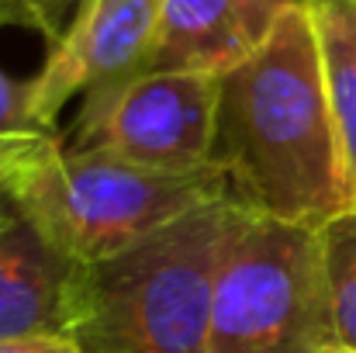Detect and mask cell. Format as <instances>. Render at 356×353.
I'll return each instance as SVG.
<instances>
[{
	"mask_svg": "<svg viewBox=\"0 0 356 353\" xmlns=\"http://www.w3.org/2000/svg\"><path fill=\"white\" fill-rule=\"evenodd\" d=\"M208 166L259 219L322 229L350 212L312 7L284 10L249 59L218 77Z\"/></svg>",
	"mask_w": 356,
	"mask_h": 353,
	"instance_id": "6da1fadb",
	"label": "cell"
},
{
	"mask_svg": "<svg viewBox=\"0 0 356 353\" xmlns=\"http://www.w3.org/2000/svg\"><path fill=\"white\" fill-rule=\"evenodd\" d=\"M232 201H211L83 267L80 353H204L218 260L236 219Z\"/></svg>",
	"mask_w": 356,
	"mask_h": 353,
	"instance_id": "7a4b0ae2",
	"label": "cell"
},
{
	"mask_svg": "<svg viewBox=\"0 0 356 353\" xmlns=\"http://www.w3.org/2000/svg\"><path fill=\"white\" fill-rule=\"evenodd\" d=\"M14 201L66 256L108 260L180 215L229 201L215 166L191 173L138 166L52 139L17 177Z\"/></svg>",
	"mask_w": 356,
	"mask_h": 353,
	"instance_id": "3957f363",
	"label": "cell"
},
{
	"mask_svg": "<svg viewBox=\"0 0 356 353\" xmlns=\"http://www.w3.org/2000/svg\"><path fill=\"white\" fill-rule=\"evenodd\" d=\"M332 340L318 229L238 208L218 260L204 353H318Z\"/></svg>",
	"mask_w": 356,
	"mask_h": 353,
	"instance_id": "277c9868",
	"label": "cell"
},
{
	"mask_svg": "<svg viewBox=\"0 0 356 353\" xmlns=\"http://www.w3.org/2000/svg\"><path fill=\"white\" fill-rule=\"evenodd\" d=\"M218 77L145 70L111 91L83 97L70 149L108 152L138 166L191 173L208 166Z\"/></svg>",
	"mask_w": 356,
	"mask_h": 353,
	"instance_id": "5b68a950",
	"label": "cell"
},
{
	"mask_svg": "<svg viewBox=\"0 0 356 353\" xmlns=\"http://www.w3.org/2000/svg\"><path fill=\"white\" fill-rule=\"evenodd\" d=\"M163 0H83L59 42L49 45L31 77L35 118L59 132V115L73 97L111 91L149 70Z\"/></svg>",
	"mask_w": 356,
	"mask_h": 353,
	"instance_id": "8992f818",
	"label": "cell"
},
{
	"mask_svg": "<svg viewBox=\"0 0 356 353\" xmlns=\"http://www.w3.org/2000/svg\"><path fill=\"white\" fill-rule=\"evenodd\" d=\"M83 267L42 233L24 208H0V343L70 336L80 322Z\"/></svg>",
	"mask_w": 356,
	"mask_h": 353,
	"instance_id": "52a82bcc",
	"label": "cell"
},
{
	"mask_svg": "<svg viewBox=\"0 0 356 353\" xmlns=\"http://www.w3.org/2000/svg\"><path fill=\"white\" fill-rule=\"evenodd\" d=\"M277 17L259 0H163L149 70L225 77L256 52Z\"/></svg>",
	"mask_w": 356,
	"mask_h": 353,
	"instance_id": "ba28073f",
	"label": "cell"
},
{
	"mask_svg": "<svg viewBox=\"0 0 356 353\" xmlns=\"http://www.w3.org/2000/svg\"><path fill=\"white\" fill-rule=\"evenodd\" d=\"M322 66H325V91L332 125L343 152V170L350 184V201L356 208V3L353 0H315L312 3Z\"/></svg>",
	"mask_w": 356,
	"mask_h": 353,
	"instance_id": "9c48e42d",
	"label": "cell"
},
{
	"mask_svg": "<svg viewBox=\"0 0 356 353\" xmlns=\"http://www.w3.org/2000/svg\"><path fill=\"white\" fill-rule=\"evenodd\" d=\"M318 246L336 340L356 350V208L325 222L318 229Z\"/></svg>",
	"mask_w": 356,
	"mask_h": 353,
	"instance_id": "30bf717a",
	"label": "cell"
},
{
	"mask_svg": "<svg viewBox=\"0 0 356 353\" xmlns=\"http://www.w3.org/2000/svg\"><path fill=\"white\" fill-rule=\"evenodd\" d=\"M3 135H59L35 118L31 80H17L7 70H0V139Z\"/></svg>",
	"mask_w": 356,
	"mask_h": 353,
	"instance_id": "8fae6325",
	"label": "cell"
},
{
	"mask_svg": "<svg viewBox=\"0 0 356 353\" xmlns=\"http://www.w3.org/2000/svg\"><path fill=\"white\" fill-rule=\"evenodd\" d=\"M59 135H3L0 139V208L10 201V191L17 177L28 170V163Z\"/></svg>",
	"mask_w": 356,
	"mask_h": 353,
	"instance_id": "7c38bea8",
	"label": "cell"
},
{
	"mask_svg": "<svg viewBox=\"0 0 356 353\" xmlns=\"http://www.w3.org/2000/svg\"><path fill=\"white\" fill-rule=\"evenodd\" d=\"M10 3L21 14V24L24 28H38L49 45L59 42V35L66 31L73 14L83 7V0H10Z\"/></svg>",
	"mask_w": 356,
	"mask_h": 353,
	"instance_id": "4fadbf2b",
	"label": "cell"
},
{
	"mask_svg": "<svg viewBox=\"0 0 356 353\" xmlns=\"http://www.w3.org/2000/svg\"><path fill=\"white\" fill-rule=\"evenodd\" d=\"M0 353H80L70 336H31V340H7Z\"/></svg>",
	"mask_w": 356,
	"mask_h": 353,
	"instance_id": "5bb4252c",
	"label": "cell"
},
{
	"mask_svg": "<svg viewBox=\"0 0 356 353\" xmlns=\"http://www.w3.org/2000/svg\"><path fill=\"white\" fill-rule=\"evenodd\" d=\"M259 3H266V7L277 10V14H284V10H291V7H312V0H259Z\"/></svg>",
	"mask_w": 356,
	"mask_h": 353,
	"instance_id": "9a60e30c",
	"label": "cell"
},
{
	"mask_svg": "<svg viewBox=\"0 0 356 353\" xmlns=\"http://www.w3.org/2000/svg\"><path fill=\"white\" fill-rule=\"evenodd\" d=\"M3 24H21V14L14 10L10 0H0V28H3Z\"/></svg>",
	"mask_w": 356,
	"mask_h": 353,
	"instance_id": "2e32d148",
	"label": "cell"
},
{
	"mask_svg": "<svg viewBox=\"0 0 356 353\" xmlns=\"http://www.w3.org/2000/svg\"><path fill=\"white\" fill-rule=\"evenodd\" d=\"M318 353H356L353 347H346V343H339V340H332V343H325Z\"/></svg>",
	"mask_w": 356,
	"mask_h": 353,
	"instance_id": "e0dca14e",
	"label": "cell"
},
{
	"mask_svg": "<svg viewBox=\"0 0 356 353\" xmlns=\"http://www.w3.org/2000/svg\"><path fill=\"white\" fill-rule=\"evenodd\" d=\"M312 3H315V0H312ZM353 3H356V0H353Z\"/></svg>",
	"mask_w": 356,
	"mask_h": 353,
	"instance_id": "ac0fdd59",
	"label": "cell"
}]
</instances>
